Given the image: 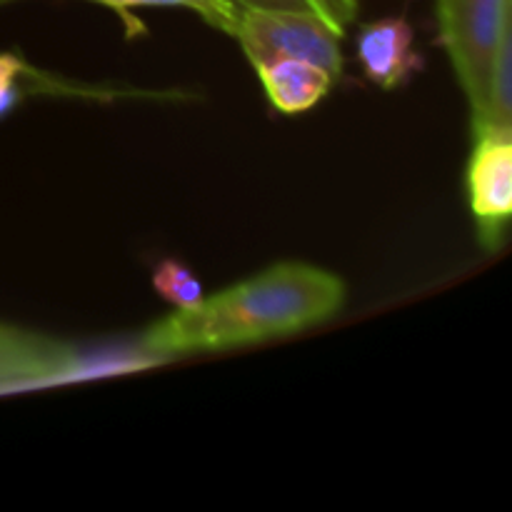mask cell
Listing matches in <instances>:
<instances>
[{"label":"cell","mask_w":512,"mask_h":512,"mask_svg":"<svg viewBox=\"0 0 512 512\" xmlns=\"http://www.w3.org/2000/svg\"><path fill=\"white\" fill-rule=\"evenodd\" d=\"M355 55L365 78L383 90H395L423 70V55L415 48V30L403 15L383 18L360 28Z\"/></svg>","instance_id":"6"},{"label":"cell","mask_w":512,"mask_h":512,"mask_svg":"<svg viewBox=\"0 0 512 512\" xmlns=\"http://www.w3.org/2000/svg\"><path fill=\"white\" fill-rule=\"evenodd\" d=\"M435 10L440 40L473 113L483 100L495 48L512 28V0H435Z\"/></svg>","instance_id":"3"},{"label":"cell","mask_w":512,"mask_h":512,"mask_svg":"<svg viewBox=\"0 0 512 512\" xmlns=\"http://www.w3.org/2000/svg\"><path fill=\"white\" fill-rule=\"evenodd\" d=\"M43 73L30 68L20 55L0 53V83H15V80H40Z\"/></svg>","instance_id":"11"},{"label":"cell","mask_w":512,"mask_h":512,"mask_svg":"<svg viewBox=\"0 0 512 512\" xmlns=\"http://www.w3.org/2000/svg\"><path fill=\"white\" fill-rule=\"evenodd\" d=\"M465 185L480 243L488 253H498L512 215V138H475Z\"/></svg>","instance_id":"4"},{"label":"cell","mask_w":512,"mask_h":512,"mask_svg":"<svg viewBox=\"0 0 512 512\" xmlns=\"http://www.w3.org/2000/svg\"><path fill=\"white\" fill-rule=\"evenodd\" d=\"M325 3H328L330 13H333L335 23L343 30L355 18V13H358V0H325Z\"/></svg>","instance_id":"12"},{"label":"cell","mask_w":512,"mask_h":512,"mask_svg":"<svg viewBox=\"0 0 512 512\" xmlns=\"http://www.w3.org/2000/svg\"><path fill=\"white\" fill-rule=\"evenodd\" d=\"M238 8H258V10H290V13H308L318 15L325 23H330L333 28H338L340 33H345L338 23H335L333 13H330L328 3L325 0H233Z\"/></svg>","instance_id":"10"},{"label":"cell","mask_w":512,"mask_h":512,"mask_svg":"<svg viewBox=\"0 0 512 512\" xmlns=\"http://www.w3.org/2000/svg\"><path fill=\"white\" fill-rule=\"evenodd\" d=\"M153 288L160 298L168 300L178 310L193 308V305H198L205 298L203 283H200L198 275L175 258H165L155 265Z\"/></svg>","instance_id":"9"},{"label":"cell","mask_w":512,"mask_h":512,"mask_svg":"<svg viewBox=\"0 0 512 512\" xmlns=\"http://www.w3.org/2000/svg\"><path fill=\"white\" fill-rule=\"evenodd\" d=\"M233 38L253 68L268 60L298 58L328 70L333 80H340L343 75V33L318 15L240 8Z\"/></svg>","instance_id":"2"},{"label":"cell","mask_w":512,"mask_h":512,"mask_svg":"<svg viewBox=\"0 0 512 512\" xmlns=\"http://www.w3.org/2000/svg\"><path fill=\"white\" fill-rule=\"evenodd\" d=\"M83 380V348L0 323V393Z\"/></svg>","instance_id":"5"},{"label":"cell","mask_w":512,"mask_h":512,"mask_svg":"<svg viewBox=\"0 0 512 512\" xmlns=\"http://www.w3.org/2000/svg\"><path fill=\"white\" fill-rule=\"evenodd\" d=\"M93 3L108 5L115 13L123 15L128 25L133 28L128 18V10L133 8H188L195 10L200 18L213 28L223 30V33L233 35L235 20H238V5L233 0H93Z\"/></svg>","instance_id":"8"},{"label":"cell","mask_w":512,"mask_h":512,"mask_svg":"<svg viewBox=\"0 0 512 512\" xmlns=\"http://www.w3.org/2000/svg\"><path fill=\"white\" fill-rule=\"evenodd\" d=\"M270 105L283 115H300L315 108L333 88V75L320 65L298 58H278L255 65Z\"/></svg>","instance_id":"7"},{"label":"cell","mask_w":512,"mask_h":512,"mask_svg":"<svg viewBox=\"0 0 512 512\" xmlns=\"http://www.w3.org/2000/svg\"><path fill=\"white\" fill-rule=\"evenodd\" d=\"M348 288L338 275L310 263H278L243 283L175 310L140 335L160 363L173 355L218 353L293 335L335 318Z\"/></svg>","instance_id":"1"}]
</instances>
